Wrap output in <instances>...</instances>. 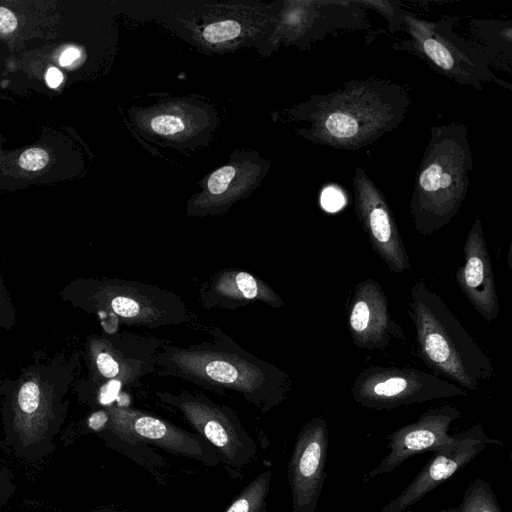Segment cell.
<instances>
[{"mask_svg": "<svg viewBox=\"0 0 512 512\" xmlns=\"http://www.w3.org/2000/svg\"><path fill=\"white\" fill-rule=\"evenodd\" d=\"M363 8L372 9L381 14L387 21L389 31L394 34L403 30V18L406 10L399 7L397 1L357 0Z\"/></svg>", "mask_w": 512, "mask_h": 512, "instance_id": "603a6c76", "label": "cell"}, {"mask_svg": "<svg viewBox=\"0 0 512 512\" xmlns=\"http://www.w3.org/2000/svg\"><path fill=\"white\" fill-rule=\"evenodd\" d=\"M453 18L427 21L406 11L403 30L407 38L393 44L425 60L436 72L461 85L481 91L492 82L511 90V84L496 76L487 58L469 41L452 30Z\"/></svg>", "mask_w": 512, "mask_h": 512, "instance_id": "52a82bcc", "label": "cell"}, {"mask_svg": "<svg viewBox=\"0 0 512 512\" xmlns=\"http://www.w3.org/2000/svg\"><path fill=\"white\" fill-rule=\"evenodd\" d=\"M75 304L116 325L155 329L192 320L176 293L146 282L120 278L80 279L73 285Z\"/></svg>", "mask_w": 512, "mask_h": 512, "instance_id": "8992f818", "label": "cell"}, {"mask_svg": "<svg viewBox=\"0 0 512 512\" xmlns=\"http://www.w3.org/2000/svg\"><path fill=\"white\" fill-rule=\"evenodd\" d=\"M252 169L236 164L225 165L215 170L207 180L204 193L193 199L187 206L189 216L204 217L219 215L240 197L244 196L253 182Z\"/></svg>", "mask_w": 512, "mask_h": 512, "instance_id": "d6986e66", "label": "cell"}, {"mask_svg": "<svg viewBox=\"0 0 512 512\" xmlns=\"http://www.w3.org/2000/svg\"><path fill=\"white\" fill-rule=\"evenodd\" d=\"M408 313L421 357L436 373L473 391L493 376L489 356L423 279L411 289Z\"/></svg>", "mask_w": 512, "mask_h": 512, "instance_id": "5b68a950", "label": "cell"}, {"mask_svg": "<svg viewBox=\"0 0 512 512\" xmlns=\"http://www.w3.org/2000/svg\"><path fill=\"white\" fill-rule=\"evenodd\" d=\"M151 127L158 134L172 135L183 130L185 124L175 116L162 115L152 120Z\"/></svg>", "mask_w": 512, "mask_h": 512, "instance_id": "4316f807", "label": "cell"}, {"mask_svg": "<svg viewBox=\"0 0 512 512\" xmlns=\"http://www.w3.org/2000/svg\"><path fill=\"white\" fill-rule=\"evenodd\" d=\"M469 27L475 39L469 41L487 58L489 65L511 73V22L472 19Z\"/></svg>", "mask_w": 512, "mask_h": 512, "instance_id": "ffe728a7", "label": "cell"}, {"mask_svg": "<svg viewBox=\"0 0 512 512\" xmlns=\"http://www.w3.org/2000/svg\"><path fill=\"white\" fill-rule=\"evenodd\" d=\"M49 161L48 153L40 148L25 150L19 157V165L29 171L42 169Z\"/></svg>", "mask_w": 512, "mask_h": 512, "instance_id": "d4e9b609", "label": "cell"}, {"mask_svg": "<svg viewBox=\"0 0 512 512\" xmlns=\"http://www.w3.org/2000/svg\"><path fill=\"white\" fill-rule=\"evenodd\" d=\"M346 203V198L337 186L325 187L320 195V204L328 212L339 211Z\"/></svg>", "mask_w": 512, "mask_h": 512, "instance_id": "484cf974", "label": "cell"}, {"mask_svg": "<svg viewBox=\"0 0 512 512\" xmlns=\"http://www.w3.org/2000/svg\"><path fill=\"white\" fill-rule=\"evenodd\" d=\"M89 512H118V511L116 509L109 508V507H101V508L93 509Z\"/></svg>", "mask_w": 512, "mask_h": 512, "instance_id": "d6a6232c", "label": "cell"}, {"mask_svg": "<svg viewBox=\"0 0 512 512\" xmlns=\"http://www.w3.org/2000/svg\"><path fill=\"white\" fill-rule=\"evenodd\" d=\"M351 394L365 408L384 410L434 399L468 396L455 384L411 368L371 366L355 379Z\"/></svg>", "mask_w": 512, "mask_h": 512, "instance_id": "30bf717a", "label": "cell"}, {"mask_svg": "<svg viewBox=\"0 0 512 512\" xmlns=\"http://www.w3.org/2000/svg\"><path fill=\"white\" fill-rule=\"evenodd\" d=\"M271 479L270 469L258 474L239 492L225 512H268Z\"/></svg>", "mask_w": 512, "mask_h": 512, "instance_id": "44dd1931", "label": "cell"}, {"mask_svg": "<svg viewBox=\"0 0 512 512\" xmlns=\"http://www.w3.org/2000/svg\"><path fill=\"white\" fill-rule=\"evenodd\" d=\"M159 402L180 413L191 427L218 453L221 462L234 469L247 466L257 446L237 413L227 404H218L202 393L156 391Z\"/></svg>", "mask_w": 512, "mask_h": 512, "instance_id": "9c48e42d", "label": "cell"}, {"mask_svg": "<svg viewBox=\"0 0 512 512\" xmlns=\"http://www.w3.org/2000/svg\"><path fill=\"white\" fill-rule=\"evenodd\" d=\"M17 26L15 15L7 8L0 7V32L10 33Z\"/></svg>", "mask_w": 512, "mask_h": 512, "instance_id": "83f0119b", "label": "cell"}, {"mask_svg": "<svg viewBox=\"0 0 512 512\" xmlns=\"http://www.w3.org/2000/svg\"><path fill=\"white\" fill-rule=\"evenodd\" d=\"M198 291L199 302L206 309L235 310L254 302H262L272 308L285 305L267 282L239 268L219 270L205 280Z\"/></svg>", "mask_w": 512, "mask_h": 512, "instance_id": "ac0fdd59", "label": "cell"}, {"mask_svg": "<svg viewBox=\"0 0 512 512\" xmlns=\"http://www.w3.org/2000/svg\"><path fill=\"white\" fill-rule=\"evenodd\" d=\"M410 97L404 86L379 78L355 79L330 93L313 95L295 116L312 143L340 150L373 144L405 119Z\"/></svg>", "mask_w": 512, "mask_h": 512, "instance_id": "7a4b0ae2", "label": "cell"}, {"mask_svg": "<svg viewBox=\"0 0 512 512\" xmlns=\"http://www.w3.org/2000/svg\"><path fill=\"white\" fill-rule=\"evenodd\" d=\"M241 27L234 20H222L207 25L203 30L204 39L212 44L223 43L239 36Z\"/></svg>", "mask_w": 512, "mask_h": 512, "instance_id": "cb8c5ba5", "label": "cell"}, {"mask_svg": "<svg viewBox=\"0 0 512 512\" xmlns=\"http://www.w3.org/2000/svg\"><path fill=\"white\" fill-rule=\"evenodd\" d=\"M349 328L354 344L362 349H384L393 338H403L392 318L381 286L369 278L357 284L351 300Z\"/></svg>", "mask_w": 512, "mask_h": 512, "instance_id": "2e32d148", "label": "cell"}, {"mask_svg": "<svg viewBox=\"0 0 512 512\" xmlns=\"http://www.w3.org/2000/svg\"><path fill=\"white\" fill-rule=\"evenodd\" d=\"M80 57V51L74 47L66 49L60 56L59 62L62 66H67Z\"/></svg>", "mask_w": 512, "mask_h": 512, "instance_id": "f546056e", "label": "cell"}, {"mask_svg": "<svg viewBox=\"0 0 512 512\" xmlns=\"http://www.w3.org/2000/svg\"><path fill=\"white\" fill-rule=\"evenodd\" d=\"M465 263L456 280L476 311L490 322L497 318L500 305L491 260L480 218H475L464 244Z\"/></svg>", "mask_w": 512, "mask_h": 512, "instance_id": "e0dca14e", "label": "cell"}, {"mask_svg": "<svg viewBox=\"0 0 512 512\" xmlns=\"http://www.w3.org/2000/svg\"><path fill=\"white\" fill-rule=\"evenodd\" d=\"M462 416L451 405L431 408L412 423L403 425L386 436L389 453L371 471L363 482L379 475L392 472L409 458L424 452H436L454 445L459 432L449 434L451 424Z\"/></svg>", "mask_w": 512, "mask_h": 512, "instance_id": "4fadbf2b", "label": "cell"}, {"mask_svg": "<svg viewBox=\"0 0 512 512\" xmlns=\"http://www.w3.org/2000/svg\"><path fill=\"white\" fill-rule=\"evenodd\" d=\"M63 81L62 73L55 67L48 69L46 73V82L51 88L58 87Z\"/></svg>", "mask_w": 512, "mask_h": 512, "instance_id": "f1b7e54d", "label": "cell"}, {"mask_svg": "<svg viewBox=\"0 0 512 512\" xmlns=\"http://www.w3.org/2000/svg\"><path fill=\"white\" fill-rule=\"evenodd\" d=\"M165 340L132 332L91 335L86 342L89 383L105 402L124 388H137L155 373V356Z\"/></svg>", "mask_w": 512, "mask_h": 512, "instance_id": "ba28073f", "label": "cell"}, {"mask_svg": "<svg viewBox=\"0 0 512 512\" xmlns=\"http://www.w3.org/2000/svg\"><path fill=\"white\" fill-rule=\"evenodd\" d=\"M355 214L374 251L396 273L410 269V259L386 198L367 171L357 167L352 177Z\"/></svg>", "mask_w": 512, "mask_h": 512, "instance_id": "7c38bea8", "label": "cell"}, {"mask_svg": "<svg viewBox=\"0 0 512 512\" xmlns=\"http://www.w3.org/2000/svg\"><path fill=\"white\" fill-rule=\"evenodd\" d=\"M76 362L31 367L6 388L2 404L4 444L18 457L37 462L56 449L55 438L64 424V400Z\"/></svg>", "mask_w": 512, "mask_h": 512, "instance_id": "3957f363", "label": "cell"}, {"mask_svg": "<svg viewBox=\"0 0 512 512\" xmlns=\"http://www.w3.org/2000/svg\"><path fill=\"white\" fill-rule=\"evenodd\" d=\"M440 512H502L490 484L478 478L466 488L461 502Z\"/></svg>", "mask_w": 512, "mask_h": 512, "instance_id": "7402d4cb", "label": "cell"}, {"mask_svg": "<svg viewBox=\"0 0 512 512\" xmlns=\"http://www.w3.org/2000/svg\"><path fill=\"white\" fill-rule=\"evenodd\" d=\"M472 168L467 126L461 123L432 126L409 204L419 234L431 235L456 216L466 199Z\"/></svg>", "mask_w": 512, "mask_h": 512, "instance_id": "277c9868", "label": "cell"}, {"mask_svg": "<svg viewBox=\"0 0 512 512\" xmlns=\"http://www.w3.org/2000/svg\"><path fill=\"white\" fill-rule=\"evenodd\" d=\"M16 491L15 484L0 488V510L8 503Z\"/></svg>", "mask_w": 512, "mask_h": 512, "instance_id": "4dcf8cb0", "label": "cell"}, {"mask_svg": "<svg viewBox=\"0 0 512 512\" xmlns=\"http://www.w3.org/2000/svg\"><path fill=\"white\" fill-rule=\"evenodd\" d=\"M327 455V423L322 417H314L298 432L288 463L292 512H315L327 477Z\"/></svg>", "mask_w": 512, "mask_h": 512, "instance_id": "5bb4252c", "label": "cell"}, {"mask_svg": "<svg viewBox=\"0 0 512 512\" xmlns=\"http://www.w3.org/2000/svg\"><path fill=\"white\" fill-rule=\"evenodd\" d=\"M208 333L210 339L187 346L164 341L154 374L219 395L235 393L262 413L286 400L292 381L285 371L245 350L218 326Z\"/></svg>", "mask_w": 512, "mask_h": 512, "instance_id": "6da1fadb", "label": "cell"}, {"mask_svg": "<svg viewBox=\"0 0 512 512\" xmlns=\"http://www.w3.org/2000/svg\"><path fill=\"white\" fill-rule=\"evenodd\" d=\"M490 444L504 445L501 440L487 436L480 423L459 431L457 442L447 449L433 452L411 483L380 512H404L470 463Z\"/></svg>", "mask_w": 512, "mask_h": 512, "instance_id": "9a60e30c", "label": "cell"}, {"mask_svg": "<svg viewBox=\"0 0 512 512\" xmlns=\"http://www.w3.org/2000/svg\"><path fill=\"white\" fill-rule=\"evenodd\" d=\"M104 410L107 413V421L102 430L120 439L148 443L207 466H218L222 463L218 453L203 437L188 432L166 419L120 405H107Z\"/></svg>", "mask_w": 512, "mask_h": 512, "instance_id": "8fae6325", "label": "cell"}, {"mask_svg": "<svg viewBox=\"0 0 512 512\" xmlns=\"http://www.w3.org/2000/svg\"><path fill=\"white\" fill-rule=\"evenodd\" d=\"M14 484L12 480L2 471H0V488H4Z\"/></svg>", "mask_w": 512, "mask_h": 512, "instance_id": "1f68e13d", "label": "cell"}]
</instances>
